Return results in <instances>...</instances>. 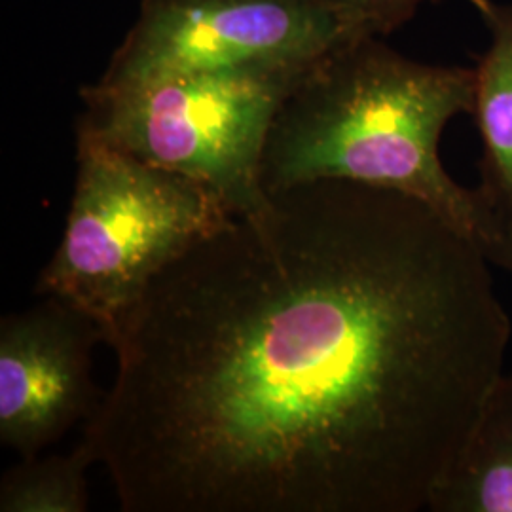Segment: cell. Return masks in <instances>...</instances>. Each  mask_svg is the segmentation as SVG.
<instances>
[{"label": "cell", "mask_w": 512, "mask_h": 512, "mask_svg": "<svg viewBox=\"0 0 512 512\" xmlns=\"http://www.w3.org/2000/svg\"><path fill=\"white\" fill-rule=\"evenodd\" d=\"M304 69L186 74L133 86L97 82L76 131L209 188L232 217L270 207L264 148L285 93Z\"/></svg>", "instance_id": "obj_4"}, {"label": "cell", "mask_w": 512, "mask_h": 512, "mask_svg": "<svg viewBox=\"0 0 512 512\" xmlns=\"http://www.w3.org/2000/svg\"><path fill=\"white\" fill-rule=\"evenodd\" d=\"M76 164L63 238L37 293L88 313L110 342L167 266L236 217L203 184L82 131Z\"/></svg>", "instance_id": "obj_3"}, {"label": "cell", "mask_w": 512, "mask_h": 512, "mask_svg": "<svg viewBox=\"0 0 512 512\" xmlns=\"http://www.w3.org/2000/svg\"><path fill=\"white\" fill-rule=\"evenodd\" d=\"M475 241L399 192L272 196L167 266L82 429L124 512H418L512 321Z\"/></svg>", "instance_id": "obj_1"}, {"label": "cell", "mask_w": 512, "mask_h": 512, "mask_svg": "<svg viewBox=\"0 0 512 512\" xmlns=\"http://www.w3.org/2000/svg\"><path fill=\"white\" fill-rule=\"evenodd\" d=\"M403 25L330 0H141L99 86L120 88L186 74L306 69L365 37Z\"/></svg>", "instance_id": "obj_5"}, {"label": "cell", "mask_w": 512, "mask_h": 512, "mask_svg": "<svg viewBox=\"0 0 512 512\" xmlns=\"http://www.w3.org/2000/svg\"><path fill=\"white\" fill-rule=\"evenodd\" d=\"M427 511L512 512V374L501 372L446 465Z\"/></svg>", "instance_id": "obj_8"}, {"label": "cell", "mask_w": 512, "mask_h": 512, "mask_svg": "<svg viewBox=\"0 0 512 512\" xmlns=\"http://www.w3.org/2000/svg\"><path fill=\"white\" fill-rule=\"evenodd\" d=\"M103 327L73 304L44 296L0 325V442L21 459L86 425L105 399L92 380Z\"/></svg>", "instance_id": "obj_6"}, {"label": "cell", "mask_w": 512, "mask_h": 512, "mask_svg": "<svg viewBox=\"0 0 512 512\" xmlns=\"http://www.w3.org/2000/svg\"><path fill=\"white\" fill-rule=\"evenodd\" d=\"M92 465L82 442L63 456L21 459L0 480V511L86 512Z\"/></svg>", "instance_id": "obj_9"}, {"label": "cell", "mask_w": 512, "mask_h": 512, "mask_svg": "<svg viewBox=\"0 0 512 512\" xmlns=\"http://www.w3.org/2000/svg\"><path fill=\"white\" fill-rule=\"evenodd\" d=\"M475 69L393 50L385 37L353 40L294 78L264 148L270 196L323 181L365 184L427 205L512 277V245L476 188L440 158L446 128L471 114Z\"/></svg>", "instance_id": "obj_2"}, {"label": "cell", "mask_w": 512, "mask_h": 512, "mask_svg": "<svg viewBox=\"0 0 512 512\" xmlns=\"http://www.w3.org/2000/svg\"><path fill=\"white\" fill-rule=\"evenodd\" d=\"M338 4H348L355 8H365L372 12H380L389 18L397 19L401 25H406L410 19L418 14L423 4L437 2V0H330ZM473 10H478L484 0H465Z\"/></svg>", "instance_id": "obj_10"}, {"label": "cell", "mask_w": 512, "mask_h": 512, "mask_svg": "<svg viewBox=\"0 0 512 512\" xmlns=\"http://www.w3.org/2000/svg\"><path fill=\"white\" fill-rule=\"evenodd\" d=\"M475 12L488 31V46L473 67L471 116L482 143L475 188L512 245V0H484Z\"/></svg>", "instance_id": "obj_7"}]
</instances>
